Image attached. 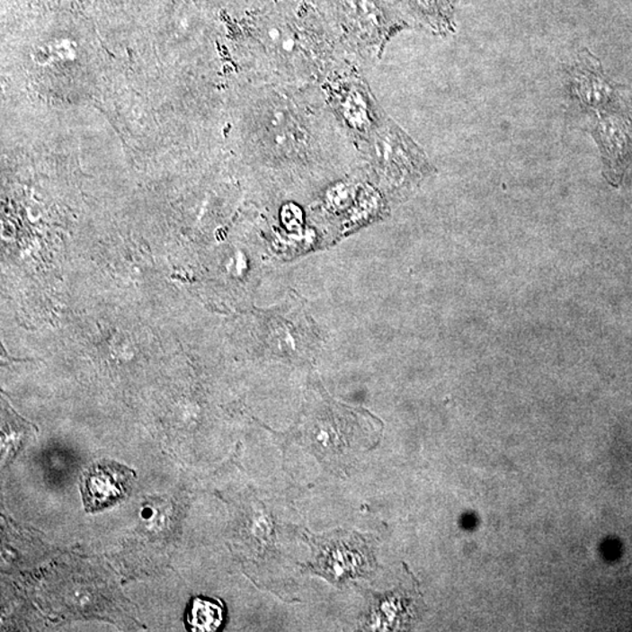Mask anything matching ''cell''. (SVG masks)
Listing matches in <instances>:
<instances>
[{"instance_id":"obj_1","label":"cell","mask_w":632,"mask_h":632,"mask_svg":"<svg viewBox=\"0 0 632 632\" xmlns=\"http://www.w3.org/2000/svg\"><path fill=\"white\" fill-rule=\"evenodd\" d=\"M310 546L316 553V561L310 567L332 583H344L366 576L375 567L370 547L358 534L313 537Z\"/></svg>"},{"instance_id":"obj_2","label":"cell","mask_w":632,"mask_h":632,"mask_svg":"<svg viewBox=\"0 0 632 632\" xmlns=\"http://www.w3.org/2000/svg\"><path fill=\"white\" fill-rule=\"evenodd\" d=\"M135 479L137 473L122 464L108 459L96 461L81 476L85 510L96 513L122 502L129 495Z\"/></svg>"},{"instance_id":"obj_3","label":"cell","mask_w":632,"mask_h":632,"mask_svg":"<svg viewBox=\"0 0 632 632\" xmlns=\"http://www.w3.org/2000/svg\"><path fill=\"white\" fill-rule=\"evenodd\" d=\"M374 146L379 165L382 163L383 169L399 182L418 181L429 172V162L422 150L389 123L383 126Z\"/></svg>"},{"instance_id":"obj_4","label":"cell","mask_w":632,"mask_h":632,"mask_svg":"<svg viewBox=\"0 0 632 632\" xmlns=\"http://www.w3.org/2000/svg\"><path fill=\"white\" fill-rule=\"evenodd\" d=\"M568 88L571 98L580 108L597 112L606 110L615 94L599 60L587 50L580 53L574 62L568 76Z\"/></svg>"},{"instance_id":"obj_5","label":"cell","mask_w":632,"mask_h":632,"mask_svg":"<svg viewBox=\"0 0 632 632\" xmlns=\"http://www.w3.org/2000/svg\"><path fill=\"white\" fill-rule=\"evenodd\" d=\"M591 133L603 155L609 181L619 183L632 146L630 124L619 116L599 111L591 123Z\"/></svg>"},{"instance_id":"obj_6","label":"cell","mask_w":632,"mask_h":632,"mask_svg":"<svg viewBox=\"0 0 632 632\" xmlns=\"http://www.w3.org/2000/svg\"><path fill=\"white\" fill-rule=\"evenodd\" d=\"M339 107L349 123L358 129L366 131L374 122V110L367 93L361 86L346 85L341 87Z\"/></svg>"},{"instance_id":"obj_7","label":"cell","mask_w":632,"mask_h":632,"mask_svg":"<svg viewBox=\"0 0 632 632\" xmlns=\"http://www.w3.org/2000/svg\"><path fill=\"white\" fill-rule=\"evenodd\" d=\"M185 620L190 631L215 632L224 622L223 603L207 597H195L189 603Z\"/></svg>"},{"instance_id":"obj_8","label":"cell","mask_w":632,"mask_h":632,"mask_svg":"<svg viewBox=\"0 0 632 632\" xmlns=\"http://www.w3.org/2000/svg\"><path fill=\"white\" fill-rule=\"evenodd\" d=\"M414 9L426 22L437 30H447L451 25L449 0H410Z\"/></svg>"}]
</instances>
